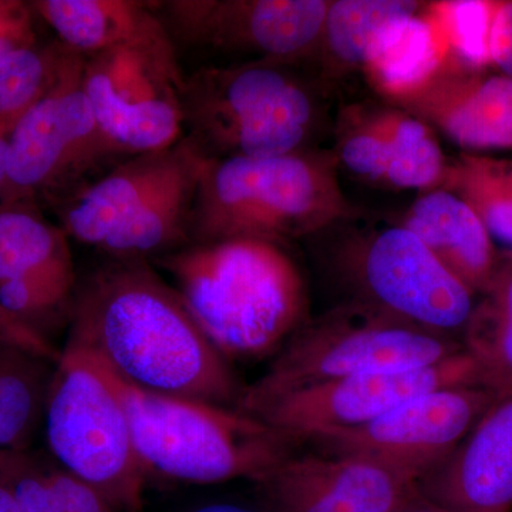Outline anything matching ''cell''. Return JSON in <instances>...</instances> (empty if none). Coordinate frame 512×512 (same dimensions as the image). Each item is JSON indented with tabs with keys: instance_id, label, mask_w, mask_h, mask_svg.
<instances>
[{
	"instance_id": "obj_29",
	"label": "cell",
	"mask_w": 512,
	"mask_h": 512,
	"mask_svg": "<svg viewBox=\"0 0 512 512\" xmlns=\"http://www.w3.org/2000/svg\"><path fill=\"white\" fill-rule=\"evenodd\" d=\"M491 2L434 3L450 42V55L474 64L487 66L488 22Z\"/></svg>"
},
{
	"instance_id": "obj_32",
	"label": "cell",
	"mask_w": 512,
	"mask_h": 512,
	"mask_svg": "<svg viewBox=\"0 0 512 512\" xmlns=\"http://www.w3.org/2000/svg\"><path fill=\"white\" fill-rule=\"evenodd\" d=\"M32 6L15 0H0V62L6 57L36 46Z\"/></svg>"
},
{
	"instance_id": "obj_27",
	"label": "cell",
	"mask_w": 512,
	"mask_h": 512,
	"mask_svg": "<svg viewBox=\"0 0 512 512\" xmlns=\"http://www.w3.org/2000/svg\"><path fill=\"white\" fill-rule=\"evenodd\" d=\"M76 288L73 259L66 256L32 274L0 285V309L35 330V320L63 308L72 311Z\"/></svg>"
},
{
	"instance_id": "obj_5",
	"label": "cell",
	"mask_w": 512,
	"mask_h": 512,
	"mask_svg": "<svg viewBox=\"0 0 512 512\" xmlns=\"http://www.w3.org/2000/svg\"><path fill=\"white\" fill-rule=\"evenodd\" d=\"M107 372L146 476L191 484L237 478L256 483L295 453V444L279 431L234 407L148 392Z\"/></svg>"
},
{
	"instance_id": "obj_10",
	"label": "cell",
	"mask_w": 512,
	"mask_h": 512,
	"mask_svg": "<svg viewBox=\"0 0 512 512\" xmlns=\"http://www.w3.org/2000/svg\"><path fill=\"white\" fill-rule=\"evenodd\" d=\"M184 77L170 33L84 59V92L113 156L164 150L184 137Z\"/></svg>"
},
{
	"instance_id": "obj_12",
	"label": "cell",
	"mask_w": 512,
	"mask_h": 512,
	"mask_svg": "<svg viewBox=\"0 0 512 512\" xmlns=\"http://www.w3.org/2000/svg\"><path fill=\"white\" fill-rule=\"evenodd\" d=\"M453 386H480L476 363L467 352L437 365L343 377L241 400L237 409L299 446L312 434L363 426L414 397Z\"/></svg>"
},
{
	"instance_id": "obj_19",
	"label": "cell",
	"mask_w": 512,
	"mask_h": 512,
	"mask_svg": "<svg viewBox=\"0 0 512 512\" xmlns=\"http://www.w3.org/2000/svg\"><path fill=\"white\" fill-rule=\"evenodd\" d=\"M399 224L416 235L474 295L488 288L500 256L495 254L484 222L456 192L448 188L423 192Z\"/></svg>"
},
{
	"instance_id": "obj_7",
	"label": "cell",
	"mask_w": 512,
	"mask_h": 512,
	"mask_svg": "<svg viewBox=\"0 0 512 512\" xmlns=\"http://www.w3.org/2000/svg\"><path fill=\"white\" fill-rule=\"evenodd\" d=\"M328 231L335 235L330 268L350 301L431 332L463 336L476 295L409 229L399 222L363 221L357 214Z\"/></svg>"
},
{
	"instance_id": "obj_6",
	"label": "cell",
	"mask_w": 512,
	"mask_h": 512,
	"mask_svg": "<svg viewBox=\"0 0 512 512\" xmlns=\"http://www.w3.org/2000/svg\"><path fill=\"white\" fill-rule=\"evenodd\" d=\"M184 134L210 160L308 150L320 123L315 89L291 67L242 63L184 77Z\"/></svg>"
},
{
	"instance_id": "obj_17",
	"label": "cell",
	"mask_w": 512,
	"mask_h": 512,
	"mask_svg": "<svg viewBox=\"0 0 512 512\" xmlns=\"http://www.w3.org/2000/svg\"><path fill=\"white\" fill-rule=\"evenodd\" d=\"M264 512H390L413 487L355 457L293 453L256 481Z\"/></svg>"
},
{
	"instance_id": "obj_21",
	"label": "cell",
	"mask_w": 512,
	"mask_h": 512,
	"mask_svg": "<svg viewBox=\"0 0 512 512\" xmlns=\"http://www.w3.org/2000/svg\"><path fill=\"white\" fill-rule=\"evenodd\" d=\"M450 55V42L434 3L387 23L367 50L365 72L387 101L430 79Z\"/></svg>"
},
{
	"instance_id": "obj_4",
	"label": "cell",
	"mask_w": 512,
	"mask_h": 512,
	"mask_svg": "<svg viewBox=\"0 0 512 512\" xmlns=\"http://www.w3.org/2000/svg\"><path fill=\"white\" fill-rule=\"evenodd\" d=\"M208 158L185 136L164 150L126 158L64 195L60 228L111 261L148 262L191 245L192 211Z\"/></svg>"
},
{
	"instance_id": "obj_34",
	"label": "cell",
	"mask_w": 512,
	"mask_h": 512,
	"mask_svg": "<svg viewBox=\"0 0 512 512\" xmlns=\"http://www.w3.org/2000/svg\"><path fill=\"white\" fill-rule=\"evenodd\" d=\"M390 512H456L441 507V505L429 500L426 495L421 494L417 484L413 485L402 500L396 504Z\"/></svg>"
},
{
	"instance_id": "obj_22",
	"label": "cell",
	"mask_w": 512,
	"mask_h": 512,
	"mask_svg": "<svg viewBox=\"0 0 512 512\" xmlns=\"http://www.w3.org/2000/svg\"><path fill=\"white\" fill-rule=\"evenodd\" d=\"M464 349L477 366L478 384L495 396L512 392V252L501 256L464 329Z\"/></svg>"
},
{
	"instance_id": "obj_1",
	"label": "cell",
	"mask_w": 512,
	"mask_h": 512,
	"mask_svg": "<svg viewBox=\"0 0 512 512\" xmlns=\"http://www.w3.org/2000/svg\"><path fill=\"white\" fill-rule=\"evenodd\" d=\"M67 346L148 392L234 409L244 392L227 357L148 262L110 261L77 284Z\"/></svg>"
},
{
	"instance_id": "obj_35",
	"label": "cell",
	"mask_w": 512,
	"mask_h": 512,
	"mask_svg": "<svg viewBox=\"0 0 512 512\" xmlns=\"http://www.w3.org/2000/svg\"><path fill=\"white\" fill-rule=\"evenodd\" d=\"M19 119L0 121V190H2L6 174H8L10 134Z\"/></svg>"
},
{
	"instance_id": "obj_3",
	"label": "cell",
	"mask_w": 512,
	"mask_h": 512,
	"mask_svg": "<svg viewBox=\"0 0 512 512\" xmlns=\"http://www.w3.org/2000/svg\"><path fill=\"white\" fill-rule=\"evenodd\" d=\"M330 151L208 160L192 211V244L259 239L284 247L357 215Z\"/></svg>"
},
{
	"instance_id": "obj_26",
	"label": "cell",
	"mask_w": 512,
	"mask_h": 512,
	"mask_svg": "<svg viewBox=\"0 0 512 512\" xmlns=\"http://www.w3.org/2000/svg\"><path fill=\"white\" fill-rule=\"evenodd\" d=\"M443 188L471 205L491 237L512 247V161L463 154L450 164Z\"/></svg>"
},
{
	"instance_id": "obj_18",
	"label": "cell",
	"mask_w": 512,
	"mask_h": 512,
	"mask_svg": "<svg viewBox=\"0 0 512 512\" xmlns=\"http://www.w3.org/2000/svg\"><path fill=\"white\" fill-rule=\"evenodd\" d=\"M417 488L451 511H512V392L495 397L456 450Z\"/></svg>"
},
{
	"instance_id": "obj_8",
	"label": "cell",
	"mask_w": 512,
	"mask_h": 512,
	"mask_svg": "<svg viewBox=\"0 0 512 512\" xmlns=\"http://www.w3.org/2000/svg\"><path fill=\"white\" fill-rule=\"evenodd\" d=\"M463 352L460 339L348 301L306 320L239 402L343 377L437 365Z\"/></svg>"
},
{
	"instance_id": "obj_33",
	"label": "cell",
	"mask_w": 512,
	"mask_h": 512,
	"mask_svg": "<svg viewBox=\"0 0 512 512\" xmlns=\"http://www.w3.org/2000/svg\"><path fill=\"white\" fill-rule=\"evenodd\" d=\"M487 52L490 64L512 79V0L491 3Z\"/></svg>"
},
{
	"instance_id": "obj_2",
	"label": "cell",
	"mask_w": 512,
	"mask_h": 512,
	"mask_svg": "<svg viewBox=\"0 0 512 512\" xmlns=\"http://www.w3.org/2000/svg\"><path fill=\"white\" fill-rule=\"evenodd\" d=\"M204 335L227 359L282 349L308 320V293L284 247L259 239L192 244L157 259Z\"/></svg>"
},
{
	"instance_id": "obj_37",
	"label": "cell",
	"mask_w": 512,
	"mask_h": 512,
	"mask_svg": "<svg viewBox=\"0 0 512 512\" xmlns=\"http://www.w3.org/2000/svg\"><path fill=\"white\" fill-rule=\"evenodd\" d=\"M0 512H22L8 485L0 480Z\"/></svg>"
},
{
	"instance_id": "obj_14",
	"label": "cell",
	"mask_w": 512,
	"mask_h": 512,
	"mask_svg": "<svg viewBox=\"0 0 512 512\" xmlns=\"http://www.w3.org/2000/svg\"><path fill=\"white\" fill-rule=\"evenodd\" d=\"M153 6L174 42L289 67L318 52L329 2L165 0Z\"/></svg>"
},
{
	"instance_id": "obj_20",
	"label": "cell",
	"mask_w": 512,
	"mask_h": 512,
	"mask_svg": "<svg viewBox=\"0 0 512 512\" xmlns=\"http://www.w3.org/2000/svg\"><path fill=\"white\" fill-rule=\"evenodd\" d=\"M32 9L55 30L60 45L84 59L168 33L153 2L37 0Z\"/></svg>"
},
{
	"instance_id": "obj_13",
	"label": "cell",
	"mask_w": 512,
	"mask_h": 512,
	"mask_svg": "<svg viewBox=\"0 0 512 512\" xmlns=\"http://www.w3.org/2000/svg\"><path fill=\"white\" fill-rule=\"evenodd\" d=\"M495 397L480 386L446 387L414 397L363 426L312 434L301 444L318 453L369 461L417 484L456 450Z\"/></svg>"
},
{
	"instance_id": "obj_23",
	"label": "cell",
	"mask_w": 512,
	"mask_h": 512,
	"mask_svg": "<svg viewBox=\"0 0 512 512\" xmlns=\"http://www.w3.org/2000/svg\"><path fill=\"white\" fill-rule=\"evenodd\" d=\"M53 360L0 340V451L22 453L45 417ZM56 363V362H53Z\"/></svg>"
},
{
	"instance_id": "obj_16",
	"label": "cell",
	"mask_w": 512,
	"mask_h": 512,
	"mask_svg": "<svg viewBox=\"0 0 512 512\" xmlns=\"http://www.w3.org/2000/svg\"><path fill=\"white\" fill-rule=\"evenodd\" d=\"M470 151L512 150V79L448 55L427 82L390 100Z\"/></svg>"
},
{
	"instance_id": "obj_24",
	"label": "cell",
	"mask_w": 512,
	"mask_h": 512,
	"mask_svg": "<svg viewBox=\"0 0 512 512\" xmlns=\"http://www.w3.org/2000/svg\"><path fill=\"white\" fill-rule=\"evenodd\" d=\"M424 6L413 0H332L318 45L326 69L333 73L365 69L367 50L377 33Z\"/></svg>"
},
{
	"instance_id": "obj_28",
	"label": "cell",
	"mask_w": 512,
	"mask_h": 512,
	"mask_svg": "<svg viewBox=\"0 0 512 512\" xmlns=\"http://www.w3.org/2000/svg\"><path fill=\"white\" fill-rule=\"evenodd\" d=\"M63 46L19 50L0 62V121L19 119L55 80Z\"/></svg>"
},
{
	"instance_id": "obj_15",
	"label": "cell",
	"mask_w": 512,
	"mask_h": 512,
	"mask_svg": "<svg viewBox=\"0 0 512 512\" xmlns=\"http://www.w3.org/2000/svg\"><path fill=\"white\" fill-rule=\"evenodd\" d=\"M332 153L359 180L396 190L443 188L450 168L433 128L394 106L346 107Z\"/></svg>"
},
{
	"instance_id": "obj_36",
	"label": "cell",
	"mask_w": 512,
	"mask_h": 512,
	"mask_svg": "<svg viewBox=\"0 0 512 512\" xmlns=\"http://www.w3.org/2000/svg\"><path fill=\"white\" fill-rule=\"evenodd\" d=\"M190 512H264V510H256V508L249 507V505L228 503V501H221V503H210L201 505Z\"/></svg>"
},
{
	"instance_id": "obj_38",
	"label": "cell",
	"mask_w": 512,
	"mask_h": 512,
	"mask_svg": "<svg viewBox=\"0 0 512 512\" xmlns=\"http://www.w3.org/2000/svg\"><path fill=\"white\" fill-rule=\"evenodd\" d=\"M6 454L8 453H3V451H0V467H2L3 461H5Z\"/></svg>"
},
{
	"instance_id": "obj_25",
	"label": "cell",
	"mask_w": 512,
	"mask_h": 512,
	"mask_svg": "<svg viewBox=\"0 0 512 512\" xmlns=\"http://www.w3.org/2000/svg\"><path fill=\"white\" fill-rule=\"evenodd\" d=\"M67 239L32 202L0 204V285L72 256Z\"/></svg>"
},
{
	"instance_id": "obj_11",
	"label": "cell",
	"mask_w": 512,
	"mask_h": 512,
	"mask_svg": "<svg viewBox=\"0 0 512 512\" xmlns=\"http://www.w3.org/2000/svg\"><path fill=\"white\" fill-rule=\"evenodd\" d=\"M83 67L84 57L63 46L55 80L10 134L0 204L32 202L45 192L70 194L80 177L113 156L84 92Z\"/></svg>"
},
{
	"instance_id": "obj_30",
	"label": "cell",
	"mask_w": 512,
	"mask_h": 512,
	"mask_svg": "<svg viewBox=\"0 0 512 512\" xmlns=\"http://www.w3.org/2000/svg\"><path fill=\"white\" fill-rule=\"evenodd\" d=\"M0 480L8 485L22 512H66L49 483L46 470L22 453H8L0 467Z\"/></svg>"
},
{
	"instance_id": "obj_9",
	"label": "cell",
	"mask_w": 512,
	"mask_h": 512,
	"mask_svg": "<svg viewBox=\"0 0 512 512\" xmlns=\"http://www.w3.org/2000/svg\"><path fill=\"white\" fill-rule=\"evenodd\" d=\"M50 451L72 476L92 485L120 512H140L146 473L109 372L96 357L67 346L47 396Z\"/></svg>"
},
{
	"instance_id": "obj_31",
	"label": "cell",
	"mask_w": 512,
	"mask_h": 512,
	"mask_svg": "<svg viewBox=\"0 0 512 512\" xmlns=\"http://www.w3.org/2000/svg\"><path fill=\"white\" fill-rule=\"evenodd\" d=\"M46 473L66 512H120L100 491L63 468L46 470Z\"/></svg>"
}]
</instances>
